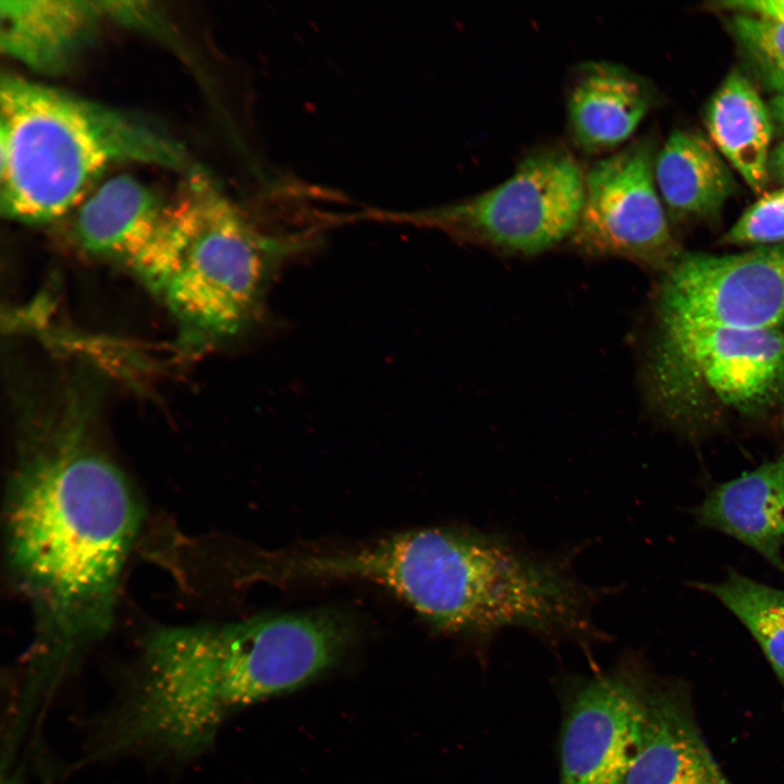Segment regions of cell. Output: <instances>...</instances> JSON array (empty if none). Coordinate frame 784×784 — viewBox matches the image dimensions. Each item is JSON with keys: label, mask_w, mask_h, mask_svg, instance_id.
Masks as SVG:
<instances>
[{"label": "cell", "mask_w": 784, "mask_h": 784, "mask_svg": "<svg viewBox=\"0 0 784 784\" xmlns=\"http://www.w3.org/2000/svg\"><path fill=\"white\" fill-rule=\"evenodd\" d=\"M78 401L23 417L5 501L7 561L34 618L38 690L111 628L143 516Z\"/></svg>", "instance_id": "6da1fadb"}, {"label": "cell", "mask_w": 784, "mask_h": 784, "mask_svg": "<svg viewBox=\"0 0 784 784\" xmlns=\"http://www.w3.org/2000/svg\"><path fill=\"white\" fill-rule=\"evenodd\" d=\"M697 518L784 571V451L714 488L698 507Z\"/></svg>", "instance_id": "7c38bea8"}, {"label": "cell", "mask_w": 784, "mask_h": 784, "mask_svg": "<svg viewBox=\"0 0 784 784\" xmlns=\"http://www.w3.org/2000/svg\"><path fill=\"white\" fill-rule=\"evenodd\" d=\"M732 34L763 84L780 93L784 89V20L734 13Z\"/></svg>", "instance_id": "d6986e66"}, {"label": "cell", "mask_w": 784, "mask_h": 784, "mask_svg": "<svg viewBox=\"0 0 784 784\" xmlns=\"http://www.w3.org/2000/svg\"><path fill=\"white\" fill-rule=\"evenodd\" d=\"M584 197L585 173L577 160L566 150L544 149L495 187L416 219L461 241L530 256L573 234Z\"/></svg>", "instance_id": "8992f818"}, {"label": "cell", "mask_w": 784, "mask_h": 784, "mask_svg": "<svg viewBox=\"0 0 784 784\" xmlns=\"http://www.w3.org/2000/svg\"><path fill=\"white\" fill-rule=\"evenodd\" d=\"M771 109L773 118L784 128V89L775 95L771 102Z\"/></svg>", "instance_id": "603a6c76"}, {"label": "cell", "mask_w": 784, "mask_h": 784, "mask_svg": "<svg viewBox=\"0 0 784 784\" xmlns=\"http://www.w3.org/2000/svg\"><path fill=\"white\" fill-rule=\"evenodd\" d=\"M769 172L781 182H784V142L772 152L769 159Z\"/></svg>", "instance_id": "7402d4cb"}, {"label": "cell", "mask_w": 784, "mask_h": 784, "mask_svg": "<svg viewBox=\"0 0 784 784\" xmlns=\"http://www.w3.org/2000/svg\"><path fill=\"white\" fill-rule=\"evenodd\" d=\"M659 321L740 329L784 322V243L739 254L682 253L664 272Z\"/></svg>", "instance_id": "9c48e42d"}, {"label": "cell", "mask_w": 784, "mask_h": 784, "mask_svg": "<svg viewBox=\"0 0 784 784\" xmlns=\"http://www.w3.org/2000/svg\"><path fill=\"white\" fill-rule=\"evenodd\" d=\"M102 20L105 1L1 0V51L36 72L61 73Z\"/></svg>", "instance_id": "8fae6325"}, {"label": "cell", "mask_w": 784, "mask_h": 784, "mask_svg": "<svg viewBox=\"0 0 784 784\" xmlns=\"http://www.w3.org/2000/svg\"><path fill=\"white\" fill-rule=\"evenodd\" d=\"M648 108L645 86L634 74L610 62H588L568 95V128L580 149L603 152L628 139Z\"/></svg>", "instance_id": "9a60e30c"}, {"label": "cell", "mask_w": 784, "mask_h": 784, "mask_svg": "<svg viewBox=\"0 0 784 784\" xmlns=\"http://www.w3.org/2000/svg\"><path fill=\"white\" fill-rule=\"evenodd\" d=\"M646 694L626 670L576 689L562 731L560 784H623L639 748Z\"/></svg>", "instance_id": "30bf717a"}, {"label": "cell", "mask_w": 784, "mask_h": 784, "mask_svg": "<svg viewBox=\"0 0 784 784\" xmlns=\"http://www.w3.org/2000/svg\"><path fill=\"white\" fill-rule=\"evenodd\" d=\"M706 124L719 151L756 193L769 181L772 117L754 85L731 72L712 96Z\"/></svg>", "instance_id": "e0dca14e"}, {"label": "cell", "mask_w": 784, "mask_h": 784, "mask_svg": "<svg viewBox=\"0 0 784 784\" xmlns=\"http://www.w3.org/2000/svg\"><path fill=\"white\" fill-rule=\"evenodd\" d=\"M303 242L255 224L204 172L193 170L128 265L184 331L216 340L259 314L281 259Z\"/></svg>", "instance_id": "277c9868"}, {"label": "cell", "mask_w": 784, "mask_h": 784, "mask_svg": "<svg viewBox=\"0 0 784 784\" xmlns=\"http://www.w3.org/2000/svg\"><path fill=\"white\" fill-rule=\"evenodd\" d=\"M719 5L734 13L784 20V0H728L721 1Z\"/></svg>", "instance_id": "44dd1931"}, {"label": "cell", "mask_w": 784, "mask_h": 784, "mask_svg": "<svg viewBox=\"0 0 784 784\" xmlns=\"http://www.w3.org/2000/svg\"><path fill=\"white\" fill-rule=\"evenodd\" d=\"M722 242L767 246L784 243V187L765 193L754 203Z\"/></svg>", "instance_id": "ffe728a7"}, {"label": "cell", "mask_w": 784, "mask_h": 784, "mask_svg": "<svg viewBox=\"0 0 784 784\" xmlns=\"http://www.w3.org/2000/svg\"><path fill=\"white\" fill-rule=\"evenodd\" d=\"M650 146L635 142L585 174V197L572 234L584 253L620 257L666 271L683 253L658 192Z\"/></svg>", "instance_id": "ba28073f"}, {"label": "cell", "mask_w": 784, "mask_h": 784, "mask_svg": "<svg viewBox=\"0 0 784 784\" xmlns=\"http://www.w3.org/2000/svg\"><path fill=\"white\" fill-rule=\"evenodd\" d=\"M211 645L230 710L298 688L329 669L351 626L332 611L289 612L212 625Z\"/></svg>", "instance_id": "52a82bcc"}, {"label": "cell", "mask_w": 784, "mask_h": 784, "mask_svg": "<svg viewBox=\"0 0 784 784\" xmlns=\"http://www.w3.org/2000/svg\"><path fill=\"white\" fill-rule=\"evenodd\" d=\"M348 575L383 586L437 629L486 637L512 626L586 630L588 599L564 567L486 534L425 528L354 549Z\"/></svg>", "instance_id": "7a4b0ae2"}, {"label": "cell", "mask_w": 784, "mask_h": 784, "mask_svg": "<svg viewBox=\"0 0 784 784\" xmlns=\"http://www.w3.org/2000/svg\"><path fill=\"white\" fill-rule=\"evenodd\" d=\"M125 161L194 170L179 142L135 115L17 75L1 77L3 216L54 220L108 166Z\"/></svg>", "instance_id": "3957f363"}, {"label": "cell", "mask_w": 784, "mask_h": 784, "mask_svg": "<svg viewBox=\"0 0 784 784\" xmlns=\"http://www.w3.org/2000/svg\"><path fill=\"white\" fill-rule=\"evenodd\" d=\"M623 784H732L679 702L646 694L637 754Z\"/></svg>", "instance_id": "4fadbf2b"}, {"label": "cell", "mask_w": 784, "mask_h": 784, "mask_svg": "<svg viewBox=\"0 0 784 784\" xmlns=\"http://www.w3.org/2000/svg\"><path fill=\"white\" fill-rule=\"evenodd\" d=\"M702 588L723 603L757 640L784 686V590L736 572Z\"/></svg>", "instance_id": "ac0fdd59"}, {"label": "cell", "mask_w": 784, "mask_h": 784, "mask_svg": "<svg viewBox=\"0 0 784 784\" xmlns=\"http://www.w3.org/2000/svg\"><path fill=\"white\" fill-rule=\"evenodd\" d=\"M663 204L676 219L715 217L735 191L733 175L700 134L675 131L653 166Z\"/></svg>", "instance_id": "2e32d148"}, {"label": "cell", "mask_w": 784, "mask_h": 784, "mask_svg": "<svg viewBox=\"0 0 784 784\" xmlns=\"http://www.w3.org/2000/svg\"><path fill=\"white\" fill-rule=\"evenodd\" d=\"M166 206L139 180L126 174L113 176L81 203L73 223L74 237L85 252L128 267L155 234Z\"/></svg>", "instance_id": "5bb4252c"}, {"label": "cell", "mask_w": 784, "mask_h": 784, "mask_svg": "<svg viewBox=\"0 0 784 784\" xmlns=\"http://www.w3.org/2000/svg\"><path fill=\"white\" fill-rule=\"evenodd\" d=\"M650 369L654 394L670 415L712 404L757 412L784 389V333L659 321Z\"/></svg>", "instance_id": "5b68a950"}]
</instances>
